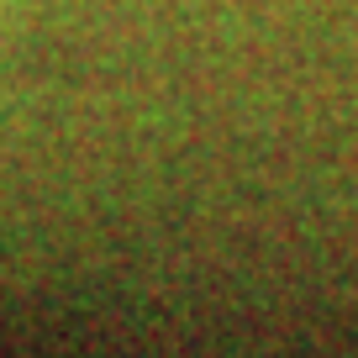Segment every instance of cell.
I'll use <instances>...</instances> for the list:
<instances>
[{
    "label": "cell",
    "mask_w": 358,
    "mask_h": 358,
    "mask_svg": "<svg viewBox=\"0 0 358 358\" xmlns=\"http://www.w3.org/2000/svg\"><path fill=\"white\" fill-rule=\"evenodd\" d=\"M0 48H6V0H0ZM0 190H6V111H0Z\"/></svg>",
    "instance_id": "cell-1"
}]
</instances>
